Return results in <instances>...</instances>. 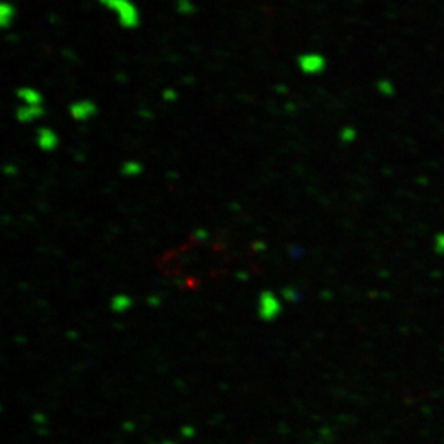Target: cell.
Returning <instances> with one entry per match:
<instances>
[{
    "label": "cell",
    "instance_id": "1",
    "mask_svg": "<svg viewBox=\"0 0 444 444\" xmlns=\"http://www.w3.org/2000/svg\"><path fill=\"white\" fill-rule=\"evenodd\" d=\"M103 8L118 17L119 24L125 29H134L140 24V12L131 0H98Z\"/></svg>",
    "mask_w": 444,
    "mask_h": 444
},
{
    "label": "cell",
    "instance_id": "2",
    "mask_svg": "<svg viewBox=\"0 0 444 444\" xmlns=\"http://www.w3.org/2000/svg\"><path fill=\"white\" fill-rule=\"evenodd\" d=\"M282 310V303L276 295L270 291H265L259 296V317L263 321H273L279 317Z\"/></svg>",
    "mask_w": 444,
    "mask_h": 444
},
{
    "label": "cell",
    "instance_id": "3",
    "mask_svg": "<svg viewBox=\"0 0 444 444\" xmlns=\"http://www.w3.org/2000/svg\"><path fill=\"white\" fill-rule=\"evenodd\" d=\"M298 64L301 68L302 72L308 73V75H317L325 69V58L319 54H305V55L299 56Z\"/></svg>",
    "mask_w": 444,
    "mask_h": 444
},
{
    "label": "cell",
    "instance_id": "4",
    "mask_svg": "<svg viewBox=\"0 0 444 444\" xmlns=\"http://www.w3.org/2000/svg\"><path fill=\"white\" fill-rule=\"evenodd\" d=\"M69 114L75 121H88L89 118H92L96 114V105L95 102L89 101V99H82V101H75L69 107Z\"/></svg>",
    "mask_w": 444,
    "mask_h": 444
},
{
    "label": "cell",
    "instance_id": "5",
    "mask_svg": "<svg viewBox=\"0 0 444 444\" xmlns=\"http://www.w3.org/2000/svg\"><path fill=\"white\" fill-rule=\"evenodd\" d=\"M36 143L42 151H54L59 144V138L54 129L48 127H40L36 133Z\"/></svg>",
    "mask_w": 444,
    "mask_h": 444
},
{
    "label": "cell",
    "instance_id": "6",
    "mask_svg": "<svg viewBox=\"0 0 444 444\" xmlns=\"http://www.w3.org/2000/svg\"><path fill=\"white\" fill-rule=\"evenodd\" d=\"M45 110L42 105H20L16 110V118L19 122L22 124H28V122H33L36 119H39L43 117Z\"/></svg>",
    "mask_w": 444,
    "mask_h": 444
},
{
    "label": "cell",
    "instance_id": "7",
    "mask_svg": "<svg viewBox=\"0 0 444 444\" xmlns=\"http://www.w3.org/2000/svg\"><path fill=\"white\" fill-rule=\"evenodd\" d=\"M17 98L24 103V105H42V94L38 89L32 87H22L16 91Z\"/></svg>",
    "mask_w": 444,
    "mask_h": 444
},
{
    "label": "cell",
    "instance_id": "8",
    "mask_svg": "<svg viewBox=\"0 0 444 444\" xmlns=\"http://www.w3.org/2000/svg\"><path fill=\"white\" fill-rule=\"evenodd\" d=\"M15 13H16L15 6L10 2H8V0L2 2V5H0V26L3 29H9L12 26L13 19H15Z\"/></svg>",
    "mask_w": 444,
    "mask_h": 444
},
{
    "label": "cell",
    "instance_id": "9",
    "mask_svg": "<svg viewBox=\"0 0 444 444\" xmlns=\"http://www.w3.org/2000/svg\"><path fill=\"white\" fill-rule=\"evenodd\" d=\"M131 305H133V299L129 296H127V295H115L111 301V309L114 312L121 314V312H125V310L129 309Z\"/></svg>",
    "mask_w": 444,
    "mask_h": 444
},
{
    "label": "cell",
    "instance_id": "10",
    "mask_svg": "<svg viewBox=\"0 0 444 444\" xmlns=\"http://www.w3.org/2000/svg\"><path fill=\"white\" fill-rule=\"evenodd\" d=\"M121 173L127 177H135V175L141 174L143 173V166L141 163L138 161H134V160H129V161H125L122 167H121Z\"/></svg>",
    "mask_w": 444,
    "mask_h": 444
},
{
    "label": "cell",
    "instance_id": "11",
    "mask_svg": "<svg viewBox=\"0 0 444 444\" xmlns=\"http://www.w3.org/2000/svg\"><path fill=\"white\" fill-rule=\"evenodd\" d=\"M177 10L181 15H191L196 12V6L191 0H177Z\"/></svg>",
    "mask_w": 444,
    "mask_h": 444
},
{
    "label": "cell",
    "instance_id": "12",
    "mask_svg": "<svg viewBox=\"0 0 444 444\" xmlns=\"http://www.w3.org/2000/svg\"><path fill=\"white\" fill-rule=\"evenodd\" d=\"M355 137H357V133H355V129H354V128L345 127V128H344V129H342V133H341V140H342V141H345V143H349V141L355 140Z\"/></svg>",
    "mask_w": 444,
    "mask_h": 444
},
{
    "label": "cell",
    "instance_id": "13",
    "mask_svg": "<svg viewBox=\"0 0 444 444\" xmlns=\"http://www.w3.org/2000/svg\"><path fill=\"white\" fill-rule=\"evenodd\" d=\"M282 295H283V298L288 299V301H298L299 299V292L296 289H294V288H286V289H283Z\"/></svg>",
    "mask_w": 444,
    "mask_h": 444
},
{
    "label": "cell",
    "instance_id": "14",
    "mask_svg": "<svg viewBox=\"0 0 444 444\" xmlns=\"http://www.w3.org/2000/svg\"><path fill=\"white\" fill-rule=\"evenodd\" d=\"M163 99L164 101H167V102H174L175 99H177V92H175L174 89H166V91H163Z\"/></svg>",
    "mask_w": 444,
    "mask_h": 444
},
{
    "label": "cell",
    "instance_id": "15",
    "mask_svg": "<svg viewBox=\"0 0 444 444\" xmlns=\"http://www.w3.org/2000/svg\"><path fill=\"white\" fill-rule=\"evenodd\" d=\"M436 252L444 253V234H438L436 238Z\"/></svg>",
    "mask_w": 444,
    "mask_h": 444
},
{
    "label": "cell",
    "instance_id": "16",
    "mask_svg": "<svg viewBox=\"0 0 444 444\" xmlns=\"http://www.w3.org/2000/svg\"><path fill=\"white\" fill-rule=\"evenodd\" d=\"M3 171H5L6 175H15L17 173V167L15 164H12V163H9V164L3 167Z\"/></svg>",
    "mask_w": 444,
    "mask_h": 444
},
{
    "label": "cell",
    "instance_id": "17",
    "mask_svg": "<svg viewBox=\"0 0 444 444\" xmlns=\"http://www.w3.org/2000/svg\"><path fill=\"white\" fill-rule=\"evenodd\" d=\"M194 238H196V240H206L208 238V233L204 229H197L194 231Z\"/></svg>",
    "mask_w": 444,
    "mask_h": 444
},
{
    "label": "cell",
    "instance_id": "18",
    "mask_svg": "<svg viewBox=\"0 0 444 444\" xmlns=\"http://www.w3.org/2000/svg\"><path fill=\"white\" fill-rule=\"evenodd\" d=\"M194 433H196V430H194V427H191V426H184L181 428V434L184 437H193Z\"/></svg>",
    "mask_w": 444,
    "mask_h": 444
},
{
    "label": "cell",
    "instance_id": "19",
    "mask_svg": "<svg viewBox=\"0 0 444 444\" xmlns=\"http://www.w3.org/2000/svg\"><path fill=\"white\" fill-rule=\"evenodd\" d=\"M253 249L256 250V252H262V250H265V249H266V245H265L263 242H254Z\"/></svg>",
    "mask_w": 444,
    "mask_h": 444
},
{
    "label": "cell",
    "instance_id": "20",
    "mask_svg": "<svg viewBox=\"0 0 444 444\" xmlns=\"http://www.w3.org/2000/svg\"><path fill=\"white\" fill-rule=\"evenodd\" d=\"M141 115H143V117H145V118H150L151 112L150 111H141Z\"/></svg>",
    "mask_w": 444,
    "mask_h": 444
},
{
    "label": "cell",
    "instance_id": "21",
    "mask_svg": "<svg viewBox=\"0 0 444 444\" xmlns=\"http://www.w3.org/2000/svg\"><path fill=\"white\" fill-rule=\"evenodd\" d=\"M276 91H278V92H280V94H282V92H285V91H286V88H285V87H276Z\"/></svg>",
    "mask_w": 444,
    "mask_h": 444
},
{
    "label": "cell",
    "instance_id": "22",
    "mask_svg": "<svg viewBox=\"0 0 444 444\" xmlns=\"http://www.w3.org/2000/svg\"><path fill=\"white\" fill-rule=\"evenodd\" d=\"M161 444H175V443H173V441H164V443Z\"/></svg>",
    "mask_w": 444,
    "mask_h": 444
}]
</instances>
